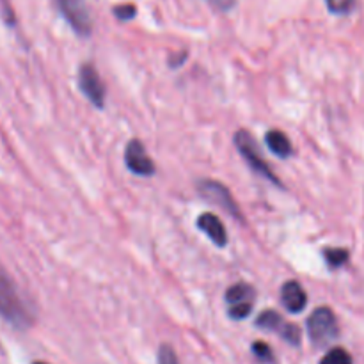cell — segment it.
<instances>
[{
	"label": "cell",
	"instance_id": "obj_1",
	"mask_svg": "<svg viewBox=\"0 0 364 364\" xmlns=\"http://www.w3.org/2000/svg\"><path fill=\"white\" fill-rule=\"evenodd\" d=\"M0 316L14 329L25 331L32 326V313L25 306L13 279L0 267Z\"/></svg>",
	"mask_w": 364,
	"mask_h": 364
},
{
	"label": "cell",
	"instance_id": "obj_2",
	"mask_svg": "<svg viewBox=\"0 0 364 364\" xmlns=\"http://www.w3.org/2000/svg\"><path fill=\"white\" fill-rule=\"evenodd\" d=\"M308 333L316 347H326L338 338V322L331 308H316L308 318Z\"/></svg>",
	"mask_w": 364,
	"mask_h": 364
},
{
	"label": "cell",
	"instance_id": "obj_3",
	"mask_svg": "<svg viewBox=\"0 0 364 364\" xmlns=\"http://www.w3.org/2000/svg\"><path fill=\"white\" fill-rule=\"evenodd\" d=\"M235 144H237L238 151L242 153L244 160L249 164V167H251L256 174H259V176H263L265 180H269L270 183L279 185V180H277L276 174L272 173L269 164L262 159L258 146H256L255 139L251 137L249 132L245 130L237 132V134H235Z\"/></svg>",
	"mask_w": 364,
	"mask_h": 364
},
{
	"label": "cell",
	"instance_id": "obj_4",
	"mask_svg": "<svg viewBox=\"0 0 364 364\" xmlns=\"http://www.w3.org/2000/svg\"><path fill=\"white\" fill-rule=\"evenodd\" d=\"M255 288L247 283H237L226 291V302L230 304V316L233 320H244L251 315Z\"/></svg>",
	"mask_w": 364,
	"mask_h": 364
},
{
	"label": "cell",
	"instance_id": "obj_5",
	"mask_svg": "<svg viewBox=\"0 0 364 364\" xmlns=\"http://www.w3.org/2000/svg\"><path fill=\"white\" fill-rule=\"evenodd\" d=\"M57 2H59L60 13L78 36L91 34L92 21L85 0H57Z\"/></svg>",
	"mask_w": 364,
	"mask_h": 364
},
{
	"label": "cell",
	"instance_id": "obj_6",
	"mask_svg": "<svg viewBox=\"0 0 364 364\" xmlns=\"http://www.w3.org/2000/svg\"><path fill=\"white\" fill-rule=\"evenodd\" d=\"M199 192H201L203 198L212 201L213 205L220 206V208L226 210L230 215L240 219V208H238L237 201L233 199L231 192L228 191L223 183H219V181L215 180H203L201 183H199Z\"/></svg>",
	"mask_w": 364,
	"mask_h": 364
},
{
	"label": "cell",
	"instance_id": "obj_7",
	"mask_svg": "<svg viewBox=\"0 0 364 364\" xmlns=\"http://www.w3.org/2000/svg\"><path fill=\"white\" fill-rule=\"evenodd\" d=\"M78 84H80L82 92L91 100V103L98 109H102L105 103V85L100 78L98 71L92 64H84L78 71Z\"/></svg>",
	"mask_w": 364,
	"mask_h": 364
},
{
	"label": "cell",
	"instance_id": "obj_8",
	"mask_svg": "<svg viewBox=\"0 0 364 364\" xmlns=\"http://www.w3.org/2000/svg\"><path fill=\"white\" fill-rule=\"evenodd\" d=\"M124 162L134 174L139 176H153L155 174V164L146 153L144 144L137 139H132L124 149Z\"/></svg>",
	"mask_w": 364,
	"mask_h": 364
},
{
	"label": "cell",
	"instance_id": "obj_9",
	"mask_svg": "<svg viewBox=\"0 0 364 364\" xmlns=\"http://www.w3.org/2000/svg\"><path fill=\"white\" fill-rule=\"evenodd\" d=\"M196 226L217 245V247H224L228 244V231L224 228L223 220L215 215V213H203L199 215Z\"/></svg>",
	"mask_w": 364,
	"mask_h": 364
},
{
	"label": "cell",
	"instance_id": "obj_10",
	"mask_svg": "<svg viewBox=\"0 0 364 364\" xmlns=\"http://www.w3.org/2000/svg\"><path fill=\"white\" fill-rule=\"evenodd\" d=\"M281 302L290 313H301L308 304V295L297 281H288L281 288Z\"/></svg>",
	"mask_w": 364,
	"mask_h": 364
},
{
	"label": "cell",
	"instance_id": "obj_11",
	"mask_svg": "<svg viewBox=\"0 0 364 364\" xmlns=\"http://www.w3.org/2000/svg\"><path fill=\"white\" fill-rule=\"evenodd\" d=\"M265 141L270 151H272L274 155L281 156V159H288V156L291 155V151H294L290 139L287 137V134H283V132L279 130H270L269 134L265 135Z\"/></svg>",
	"mask_w": 364,
	"mask_h": 364
},
{
	"label": "cell",
	"instance_id": "obj_12",
	"mask_svg": "<svg viewBox=\"0 0 364 364\" xmlns=\"http://www.w3.org/2000/svg\"><path fill=\"white\" fill-rule=\"evenodd\" d=\"M256 326L259 327V329H265V331H272V333H277L281 336L283 334V331L287 329L288 322H284L283 316L279 315V313L276 311H263L262 315L258 316V320H256Z\"/></svg>",
	"mask_w": 364,
	"mask_h": 364
},
{
	"label": "cell",
	"instance_id": "obj_13",
	"mask_svg": "<svg viewBox=\"0 0 364 364\" xmlns=\"http://www.w3.org/2000/svg\"><path fill=\"white\" fill-rule=\"evenodd\" d=\"M323 258H326L327 265L331 267V269H340V267H343L345 263L348 262V258H350V255H348L347 249H326L323 251Z\"/></svg>",
	"mask_w": 364,
	"mask_h": 364
},
{
	"label": "cell",
	"instance_id": "obj_14",
	"mask_svg": "<svg viewBox=\"0 0 364 364\" xmlns=\"http://www.w3.org/2000/svg\"><path fill=\"white\" fill-rule=\"evenodd\" d=\"M320 364H352V355L345 348L336 347L323 355Z\"/></svg>",
	"mask_w": 364,
	"mask_h": 364
},
{
	"label": "cell",
	"instance_id": "obj_15",
	"mask_svg": "<svg viewBox=\"0 0 364 364\" xmlns=\"http://www.w3.org/2000/svg\"><path fill=\"white\" fill-rule=\"evenodd\" d=\"M252 354L258 358V361H262L265 364L274 363L272 348H270L267 343H263V341H256V343H252Z\"/></svg>",
	"mask_w": 364,
	"mask_h": 364
},
{
	"label": "cell",
	"instance_id": "obj_16",
	"mask_svg": "<svg viewBox=\"0 0 364 364\" xmlns=\"http://www.w3.org/2000/svg\"><path fill=\"white\" fill-rule=\"evenodd\" d=\"M326 2H327V7H329L331 13L347 14L352 11L355 0H326Z\"/></svg>",
	"mask_w": 364,
	"mask_h": 364
},
{
	"label": "cell",
	"instance_id": "obj_17",
	"mask_svg": "<svg viewBox=\"0 0 364 364\" xmlns=\"http://www.w3.org/2000/svg\"><path fill=\"white\" fill-rule=\"evenodd\" d=\"M159 364H180L176 358V352L171 345H162L159 350Z\"/></svg>",
	"mask_w": 364,
	"mask_h": 364
},
{
	"label": "cell",
	"instance_id": "obj_18",
	"mask_svg": "<svg viewBox=\"0 0 364 364\" xmlns=\"http://www.w3.org/2000/svg\"><path fill=\"white\" fill-rule=\"evenodd\" d=\"M135 13H137V11H135V6H132V4H124V6L114 7V14H116L117 20H123V21L132 20V18L135 16Z\"/></svg>",
	"mask_w": 364,
	"mask_h": 364
},
{
	"label": "cell",
	"instance_id": "obj_19",
	"mask_svg": "<svg viewBox=\"0 0 364 364\" xmlns=\"http://www.w3.org/2000/svg\"><path fill=\"white\" fill-rule=\"evenodd\" d=\"M208 2L213 4L215 7H219L220 11H228L235 6V2H237V0H208Z\"/></svg>",
	"mask_w": 364,
	"mask_h": 364
},
{
	"label": "cell",
	"instance_id": "obj_20",
	"mask_svg": "<svg viewBox=\"0 0 364 364\" xmlns=\"http://www.w3.org/2000/svg\"><path fill=\"white\" fill-rule=\"evenodd\" d=\"M34 364H46V363H34Z\"/></svg>",
	"mask_w": 364,
	"mask_h": 364
}]
</instances>
